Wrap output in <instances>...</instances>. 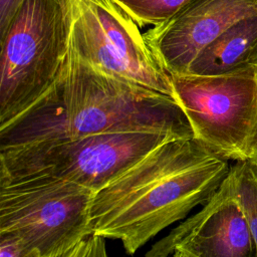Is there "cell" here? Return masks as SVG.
Instances as JSON below:
<instances>
[{
  "instance_id": "obj_12",
  "label": "cell",
  "mask_w": 257,
  "mask_h": 257,
  "mask_svg": "<svg viewBox=\"0 0 257 257\" xmlns=\"http://www.w3.org/2000/svg\"><path fill=\"white\" fill-rule=\"evenodd\" d=\"M144 26L157 25L180 10L191 0H118Z\"/></svg>"
},
{
  "instance_id": "obj_1",
  "label": "cell",
  "mask_w": 257,
  "mask_h": 257,
  "mask_svg": "<svg viewBox=\"0 0 257 257\" xmlns=\"http://www.w3.org/2000/svg\"><path fill=\"white\" fill-rule=\"evenodd\" d=\"M109 133H160L194 138L176 99L86 62L69 47L51 89L0 128V150L40 141Z\"/></svg>"
},
{
  "instance_id": "obj_6",
  "label": "cell",
  "mask_w": 257,
  "mask_h": 257,
  "mask_svg": "<svg viewBox=\"0 0 257 257\" xmlns=\"http://www.w3.org/2000/svg\"><path fill=\"white\" fill-rule=\"evenodd\" d=\"M93 193L51 178L0 184V232L18 235L41 257L58 255L92 234Z\"/></svg>"
},
{
  "instance_id": "obj_16",
  "label": "cell",
  "mask_w": 257,
  "mask_h": 257,
  "mask_svg": "<svg viewBox=\"0 0 257 257\" xmlns=\"http://www.w3.org/2000/svg\"><path fill=\"white\" fill-rule=\"evenodd\" d=\"M173 257H195L192 254H190L189 252L182 250V249H176L173 253Z\"/></svg>"
},
{
  "instance_id": "obj_2",
  "label": "cell",
  "mask_w": 257,
  "mask_h": 257,
  "mask_svg": "<svg viewBox=\"0 0 257 257\" xmlns=\"http://www.w3.org/2000/svg\"><path fill=\"white\" fill-rule=\"evenodd\" d=\"M228 160L194 138H175L93 193L92 234L121 241L134 254L171 224L205 204L230 172Z\"/></svg>"
},
{
  "instance_id": "obj_7",
  "label": "cell",
  "mask_w": 257,
  "mask_h": 257,
  "mask_svg": "<svg viewBox=\"0 0 257 257\" xmlns=\"http://www.w3.org/2000/svg\"><path fill=\"white\" fill-rule=\"evenodd\" d=\"M70 38L93 67L175 98L171 74L118 0H70Z\"/></svg>"
},
{
  "instance_id": "obj_13",
  "label": "cell",
  "mask_w": 257,
  "mask_h": 257,
  "mask_svg": "<svg viewBox=\"0 0 257 257\" xmlns=\"http://www.w3.org/2000/svg\"><path fill=\"white\" fill-rule=\"evenodd\" d=\"M0 257H41L39 251L12 232H0Z\"/></svg>"
},
{
  "instance_id": "obj_8",
  "label": "cell",
  "mask_w": 257,
  "mask_h": 257,
  "mask_svg": "<svg viewBox=\"0 0 257 257\" xmlns=\"http://www.w3.org/2000/svg\"><path fill=\"white\" fill-rule=\"evenodd\" d=\"M176 249L195 257H257L230 172L203 208L158 241L145 257H168Z\"/></svg>"
},
{
  "instance_id": "obj_15",
  "label": "cell",
  "mask_w": 257,
  "mask_h": 257,
  "mask_svg": "<svg viewBox=\"0 0 257 257\" xmlns=\"http://www.w3.org/2000/svg\"><path fill=\"white\" fill-rule=\"evenodd\" d=\"M24 0H0V36L8 28Z\"/></svg>"
},
{
  "instance_id": "obj_17",
  "label": "cell",
  "mask_w": 257,
  "mask_h": 257,
  "mask_svg": "<svg viewBox=\"0 0 257 257\" xmlns=\"http://www.w3.org/2000/svg\"><path fill=\"white\" fill-rule=\"evenodd\" d=\"M251 161H252V162H254V163H255V165L257 166V150L255 151V153H254V155H253V157H252Z\"/></svg>"
},
{
  "instance_id": "obj_11",
  "label": "cell",
  "mask_w": 257,
  "mask_h": 257,
  "mask_svg": "<svg viewBox=\"0 0 257 257\" xmlns=\"http://www.w3.org/2000/svg\"><path fill=\"white\" fill-rule=\"evenodd\" d=\"M230 173L257 252V166L251 160L240 161Z\"/></svg>"
},
{
  "instance_id": "obj_5",
  "label": "cell",
  "mask_w": 257,
  "mask_h": 257,
  "mask_svg": "<svg viewBox=\"0 0 257 257\" xmlns=\"http://www.w3.org/2000/svg\"><path fill=\"white\" fill-rule=\"evenodd\" d=\"M175 99L194 139L212 153L236 162L257 150V68L196 75L171 74Z\"/></svg>"
},
{
  "instance_id": "obj_4",
  "label": "cell",
  "mask_w": 257,
  "mask_h": 257,
  "mask_svg": "<svg viewBox=\"0 0 257 257\" xmlns=\"http://www.w3.org/2000/svg\"><path fill=\"white\" fill-rule=\"evenodd\" d=\"M160 133H109L0 150V184L51 178L96 192L164 142Z\"/></svg>"
},
{
  "instance_id": "obj_10",
  "label": "cell",
  "mask_w": 257,
  "mask_h": 257,
  "mask_svg": "<svg viewBox=\"0 0 257 257\" xmlns=\"http://www.w3.org/2000/svg\"><path fill=\"white\" fill-rule=\"evenodd\" d=\"M257 68V14L229 27L206 45L186 73L215 75Z\"/></svg>"
},
{
  "instance_id": "obj_9",
  "label": "cell",
  "mask_w": 257,
  "mask_h": 257,
  "mask_svg": "<svg viewBox=\"0 0 257 257\" xmlns=\"http://www.w3.org/2000/svg\"><path fill=\"white\" fill-rule=\"evenodd\" d=\"M257 14V0H191L145 37L170 74L186 73L198 53L232 25Z\"/></svg>"
},
{
  "instance_id": "obj_3",
  "label": "cell",
  "mask_w": 257,
  "mask_h": 257,
  "mask_svg": "<svg viewBox=\"0 0 257 257\" xmlns=\"http://www.w3.org/2000/svg\"><path fill=\"white\" fill-rule=\"evenodd\" d=\"M70 0H24L0 36V128L53 86L69 47Z\"/></svg>"
},
{
  "instance_id": "obj_14",
  "label": "cell",
  "mask_w": 257,
  "mask_h": 257,
  "mask_svg": "<svg viewBox=\"0 0 257 257\" xmlns=\"http://www.w3.org/2000/svg\"><path fill=\"white\" fill-rule=\"evenodd\" d=\"M52 257H107L105 238L91 234L70 249Z\"/></svg>"
}]
</instances>
